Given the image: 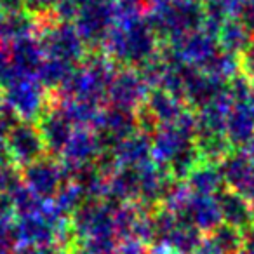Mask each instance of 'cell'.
I'll return each mask as SVG.
<instances>
[{
  "mask_svg": "<svg viewBox=\"0 0 254 254\" xmlns=\"http://www.w3.org/2000/svg\"><path fill=\"white\" fill-rule=\"evenodd\" d=\"M70 254H91L89 251H71Z\"/></svg>",
  "mask_w": 254,
  "mask_h": 254,
  "instance_id": "cell-1",
  "label": "cell"
},
{
  "mask_svg": "<svg viewBox=\"0 0 254 254\" xmlns=\"http://www.w3.org/2000/svg\"><path fill=\"white\" fill-rule=\"evenodd\" d=\"M0 254H7V251H5L4 244H0Z\"/></svg>",
  "mask_w": 254,
  "mask_h": 254,
  "instance_id": "cell-2",
  "label": "cell"
}]
</instances>
